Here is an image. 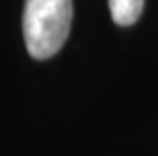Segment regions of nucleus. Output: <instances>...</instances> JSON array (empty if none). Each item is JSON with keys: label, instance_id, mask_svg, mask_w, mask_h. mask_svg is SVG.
Wrapping results in <instances>:
<instances>
[{"label": "nucleus", "instance_id": "f257e3e1", "mask_svg": "<svg viewBox=\"0 0 158 156\" xmlns=\"http://www.w3.org/2000/svg\"><path fill=\"white\" fill-rule=\"evenodd\" d=\"M73 20V0H24V45L35 59H51L65 45Z\"/></svg>", "mask_w": 158, "mask_h": 156}, {"label": "nucleus", "instance_id": "f03ea898", "mask_svg": "<svg viewBox=\"0 0 158 156\" xmlns=\"http://www.w3.org/2000/svg\"><path fill=\"white\" fill-rule=\"evenodd\" d=\"M107 4L114 23L120 27L134 24L144 10V0H107Z\"/></svg>", "mask_w": 158, "mask_h": 156}]
</instances>
